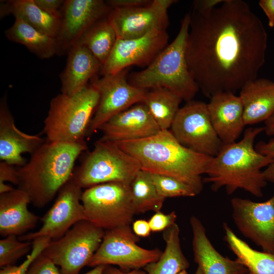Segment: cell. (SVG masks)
Returning <instances> with one entry per match:
<instances>
[{
    "label": "cell",
    "instance_id": "cell-30",
    "mask_svg": "<svg viewBox=\"0 0 274 274\" xmlns=\"http://www.w3.org/2000/svg\"><path fill=\"white\" fill-rule=\"evenodd\" d=\"M117 40L115 31L107 16L93 23L84 33L77 44L87 48L102 65L111 53Z\"/></svg>",
    "mask_w": 274,
    "mask_h": 274
},
{
    "label": "cell",
    "instance_id": "cell-23",
    "mask_svg": "<svg viewBox=\"0 0 274 274\" xmlns=\"http://www.w3.org/2000/svg\"><path fill=\"white\" fill-rule=\"evenodd\" d=\"M65 66L60 75L61 93L76 94L84 90L99 72L101 64L85 46L76 44L68 52Z\"/></svg>",
    "mask_w": 274,
    "mask_h": 274
},
{
    "label": "cell",
    "instance_id": "cell-48",
    "mask_svg": "<svg viewBox=\"0 0 274 274\" xmlns=\"http://www.w3.org/2000/svg\"><path fill=\"white\" fill-rule=\"evenodd\" d=\"M179 274H188L186 270H184L181 272H180Z\"/></svg>",
    "mask_w": 274,
    "mask_h": 274
},
{
    "label": "cell",
    "instance_id": "cell-36",
    "mask_svg": "<svg viewBox=\"0 0 274 274\" xmlns=\"http://www.w3.org/2000/svg\"><path fill=\"white\" fill-rule=\"evenodd\" d=\"M26 274H62L60 270L42 253L32 262Z\"/></svg>",
    "mask_w": 274,
    "mask_h": 274
},
{
    "label": "cell",
    "instance_id": "cell-10",
    "mask_svg": "<svg viewBox=\"0 0 274 274\" xmlns=\"http://www.w3.org/2000/svg\"><path fill=\"white\" fill-rule=\"evenodd\" d=\"M139 237L130 225L105 230L102 242L88 266L117 265L124 271L141 269L157 261L162 251L147 249L137 244Z\"/></svg>",
    "mask_w": 274,
    "mask_h": 274
},
{
    "label": "cell",
    "instance_id": "cell-21",
    "mask_svg": "<svg viewBox=\"0 0 274 274\" xmlns=\"http://www.w3.org/2000/svg\"><path fill=\"white\" fill-rule=\"evenodd\" d=\"M190 224L194 260L203 274H245L249 272L237 259L234 260L224 257L215 249L197 217L191 216Z\"/></svg>",
    "mask_w": 274,
    "mask_h": 274
},
{
    "label": "cell",
    "instance_id": "cell-20",
    "mask_svg": "<svg viewBox=\"0 0 274 274\" xmlns=\"http://www.w3.org/2000/svg\"><path fill=\"white\" fill-rule=\"evenodd\" d=\"M207 104L211 122L223 144L236 141L245 127L239 96L231 92L216 93Z\"/></svg>",
    "mask_w": 274,
    "mask_h": 274
},
{
    "label": "cell",
    "instance_id": "cell-16",
    "mask_svg": "<svg viewBox=\"0 0 274 274\" xmlns=\"http://www.w3.org/2000/svg\"><path fill=\"white\" fill-rule=\"evenodd\" d=\"M177 1L152 0L149 4L131 8H112L107 18L117 39L142 37L155 29H166L168 9Z\"/></svg>",
    "mask_w": 274,
    "mask_h": 274
},
{
    "label": "cell",
    "instance_id": "cell-33",
    "mask_svg": "<svg viewBox=\"0 0 274 274\" xmlns=\"http://www.w3.org/2000/svg\"><path fill=\"white\" fill-rule=\"evenodd\" d=\"M152 177L158 194L165 199L198 195L191 186L175 178L159 174H152Z\"/></svg>",
    "mask_w": 274,
    "mask_h": 274
},
{
    "label": "cell",
    "instance_id": "cell-43",
    "mask_svg": "<svg viewBox=\"0 0 274 274\" xmlns=\"http://www.w3.org/2000/svg\"><path fill=\"white\" fill-rule=\"evenodd\" d=\"M103 274H147L145 270L141 269L124 271L113 265H105Z\"/></svg>",
    "mask_w": 274,
    "mask_h": 274
},
{
    "label": "cell",
    "instance_id": "cell-32",
    "mask_svg": "<svg viewBox=\"0 0 274 274\" xmlns=\"http://www.w3.org/2000/svg\"><path fill=\"white\" fill-rule=\"evenodd\" d=\"M32 249V241H22L18 236L10 235L0 240V266L13 265Z\"/></svg>",
    "mask_w": 274,
    "mask_h": 274
},
{
    "label": "cell",
    "instance_id": "cell-38",
    "mask_svg": "<svg viewBox=\"0 0 274 274\" xmlns=\"http://www.w3.org/2000/svg\"><path fill=\"white\" fill-rule=\"evenodd\" d=\"M35 3L49 14L61 18V9L63 0H34Z\"/></svg>",
    "mask_w": 274,
    "mask_h": 274
},
{
    "label": "cell",
    "instance_id": "cell-8",
    "mask_svg": "<svg viewBox=\"0 0 274 274\" xmlns=\"http://www.w3.org/2000/svg\"><path fill=\"white\" fill-rule=\"evenodd\" d=\"M81 202L86 221L104 230L130 225L135 214L129 184L109 182L86 188Z\"/></svg>",
    "mask_w": 274,
    "mask_h": 274
},
{
    "label": "cell",
    "instance_id": "cell-7",
    "mask_svg": "<svg viewBox=\"0 0 274 274\" xmlns=\"http://www.w3.org/2000/svg\"><path fill=\"white\" fill-rule=\"evenodd\" d=\"M141 166L115 142L100 139L74 171L72 179L83 188L109 182L130 184Z\"/></svg>",
    "mask_w": 274,
    "mask_h": 274
},
{
    "label": "cell",
    "instance_id": "cell-11",
    "mask_svg": "<svg viewBox=\"0 0 274 274\" xmlns=\"http://www.w3.org/2000/svg\"><path fill=\"white\" fill-rule=\"evenodd\" d=\"M169 130L184 146L211 157L223 145L213 126L207 104L201 101L192 100L180 108Z\"/></svg>",
    "mask_w": 274,
    "mask_h": 274
},
{
    "label": "cell",
    "instance_id": "cell-29",
    "mask_svg": "<svg viewBox=\"0 0 274 274\" xmlns=\"http://www.w3.org/2000/svg\"><path fill=\"white\" fill-rule=\"evenodd\" d=\"M182 100L178 94L170 90L157 87L147 90L142 102L163 130L170 128Z\"/></svg>",
    "mask_w": 274,
    "mask_h": 274
},
{
    "label": "cell",
    "instance_id": "cell-40",
    "mask_svg": "<svg viewBox=\"0 0 274 274\" xmlns=\"http://www.w3.org/2000/svg\"><path fill=\"white\" fill-rule=\"evenodd\" d=\"M132 229L139 237H147L151 232L149 222L145 220H137L133 222Z\"/></svg>",
    "mask_w": 274,
    "mask_h": 274
},
{
    "label": "cell",
    "instance_id": "cell-25",
    "mask_svg": "<svg viewBox=\"0 0 274 274\" xmlns=\"http://www.w3.org/2000/svg\"><path fill=\"white\" fill-rule=\"evenodd\" d=\"M9 14L18 18L40 31L55 38L60 18L46 12L34 0L2 1L0 5L1 18Z\"/></svg>",
    "mask_w": 274,
    "mask_h": 274
},
{
    "label": "cell",
    "instance_id": "cell-13",
    "mask_svg": "<svg viewBox=\"0 0 274 274\" xmlns=\"http://www.w3.org/2000/svg\"><path fill=\"white\" fill-rule=\"evenodd\" d=\"M82 188L72 179L58 191L54 203L41 218L42 225L37 231L18 237L22 241L39 237L58 239L77 223L86 220L81 202Z\"/></svg>",
    "mask_w": 274,
    "mask_h": 274
},
{
    "label": "cell",
    "instance_id": "cell-34",
    "mask_svg": "<svg viewBox=\"0 0 274 274\" xmlns=\"http://www.w3.org/2000/svg\"><path fill=\"white\" fill-rule=\"evenodd\" d=\"M52 240L48 237H39L32 241V249L26 259L19 265L2 267L0 274H26L32 262L43 252Z\"/></svg>",
    "mask_w": 274,
    "mask_h": 274
},
{
    "label": "cell",
    "instance_id": "cell-1",
    "mask_svg": "<svg viewBox=\"0 0 274 274\" xmlns=\"http://www.w3.org/2000/svg\"><path fill=\"white\" fill-rule=\"evenodd\" d=\"M189 13L186 58L204 96L235 93L257 78L265 62L267 34L247 3L222 0L210 6L197 0Z\"/></svg>",
    "mask_w": 274,
    "mask_h": 274
},
{
    "label": "cell",
    "instance_id": "cell-46",
    "mask_svg": "<svg viewBox=\"0 0 274 274\" xmlns=\"http://www.w3.org/2000/svg\"><path fill=\"white\" fill-rule=\"evenodd\" d=\"M105 265H98L94 267L91 270L84 274H103Z\"/></svg>",
    "mask_w": 274,
    "mask_h": 274
},
{
    "label": "cell",
    "instance_id": "cell-39",
    "mask_svg": "<svg viewBox=\"0 0 274 274\" xmlns=\"http://www.w3.org/2000/svg\"><path fill=\"white\" fill-rule=\"evenodd\" d=\"M152 0H108L107 4L111 8H131L147 5Z\"/></svg>",
    "mask_w": 274,
    "mask_h": 274
},
{
    "label": "cell",
    "instance_id": "cell-19",
    "mask_svg": "<svg viewBox=\"0 0 274 274\" xmlns=\"http://www.w3.org/2000/svg\"><path fill=\"white\" fill-rule=\"evenodd\" d=\"M44 143L39 135L27 134L16 127L5 93L0 102L1 160L19 167L23 166L27 161L22 154H31Z\"/></svg>",
    "mask_w": 274,
    "mask_h": 274
},
{
    "label": "cell",
    "instance_id": "cell-41",
    "mask_svg": "<svg viewBox=\"0 0 274 274\" xmlns=\"http://www.w3.org/2000/svg\"><path fill=\"white\" fill-rule=\"evenodd\" d=\"M259 5L267 18L269 27H274V0H261Z\"/></svg>",
    "mask_w": 274,
    "mask_h": 274
},
{
    "label": "cell",
    "instance_id": "cell-6",
    "mask_svg": "<svg viewBox=\"0 0 274 274\" xmlns=\"http://www.w3.org/2000/svg\"><path fill=\"white\" fill-rule=\"evenodd\" d=\"M97 89L89 84L81 92L60 93L50 101L43 132L49 142H84L99 101Z\"/></svg>",
    "mask_w": 274,
    "mask_h": 274
},
{
    "label": "cell",
    "instance_id": "cell-3",
    "mask_svg": "<svg viewBox=\"0 0 274 274\" xmlns=\"http://www.w3.org/2000/svg\"><path fill=\"white\" fill-rule=\"evenodd\" d=\"M264 130V127L248 128L240 141L223 144L219 153L212 157L203 182L211 184L214 192L224 187L227 194L231 195L241 189L262 197L267 182L262 169L274 159L255 149V140Z\"/></svg>",
    "mask_w": 274,
    "mask_h": 274
},
{
    "label": "cell",
    "instance_id": "cell-17",
    "mask_svg": "<svg viewBox=\"0 0 274 274\" xmlns=\"http://www.w3.org/2000/svg\"><path fill=\"white\" fill-rule=\"evenodd\" d=\"M111 9L102 0L64 1L55 37L57 55H67L84 33L95 22L107 16Z\"/></svg>",
    "mask_w": 274,
    "mask_h": 274
},
{
    "label": "cell",
    "instance_id": "cell-18",
    "mask_svg": "<svg viewBox=\"0 0 274 274\" xmlns=\"http://www.w3.org/2000/svg\"><path fill=\"white\" fill-rule=\"evenodd\" d=\"M98 129L103 134L101 139L115 143L148 138L161 130L143 102L115 115Z\"/></svg>",
    "mask_w": 274,
    "mask_h": 274
},
{
    "label": "cell",
    "instance_id": "cell-15",
    "mask_svg": "<svg viewBox=\"0 0 274 274\" xmlns=\"http://www.w3.org/2000/svg\"><path fill=\"white\" fill-rule=\"evenodd\" d=\"M230 202L239 231L263 251L274 254V194L263 202L234 197Z\"/></svg>",
    "mask_w": 274,
    "mask_h": 274
},
{
    "label": "cell",
    "instance_id": "cell-22",
    "mask_svg": "<svg viewBox=\"0 0 274 274\" xmlns=\"http://www.w3.org/2000/svg\"><path fill=\"white\" fill-rule=\"evenodd\" d=\"M28 194L19 189L0 194V234L20 236L33 229L39 217L28 209Z\"/></svg>",
    "mask_w": 274,
    "mask_h": 274
},
{
    "label": "cell",
    "instance_id": "cell-49",
    "mask_svg": "<svg viewBox=\"0 0 274 274\" xmlns=\"http://www.w3.org/2000/svg\"><path fill=\"white\" fill-rule=\"evenodd\" d=\"M245 274H251V273L250 272H247V273H246Z\"/></svg>",
    "mask_w": 274,
    "mask_h": 274
},
{
    "label": "cell",
    "instance_id": "cell-42",
    "mask_svg": "<svg viewBox=\"0 0 274 274\" xmlns=\"http://www.w3.org/2000/svg\"><path fill=\"white\" fill-rule=\"evenodd\" d=\"M255 148L261 154L274 159V139L268 142L260 141L256 144Z\"/></svg>",
    "mask_w": 274,
    "mask_h": 274
},
{
    "label": "cell",
    "instance_id": "cell-27",
    "mask_svg": "<svg viewBox=\"0 0 274 274\" xmlns=\"http://www.w3.org/2000/svg\"><path fill=\"white\" fill-rule=\"evenodd\" d=\"M15 18L13 24L5 31L9 40L24 46L41 59H48L57 55L55 38L40 31L20 18Z\"/></svg>",
    "mask_w": 274,
    "mask_h": 274
},
{
    "label": "cell",
    "instance_id": "cell-45",
    "mask_svg": "<svg viewBox=\"0 0 274 274\" xmlns=\"http://www.w3.org/2000/svg\"><path fill=\"white\" fill-rule=\"evenodd\" d=\"M264 131L268 135H274V112L265 122Z\"/></svg>",
    "mask_w": 274,
    "mask_h": 274
},
{
    "label": "cell",
    "instance_id": "cell-14",
    "mask_svg": "<svg viewBox=\"0 0 274 274\" xmlns=\"http://www.w3.org/2000/svg\"><path fill=\"white\" fill-rule=\"evenodd\" d=\"M165 29H155L134 39H117L100 69L101 76L120 72L132 65L147 67L168 45Z\"/></svg>",
    "mask_w": 274,
    "mask_h": 274
},
{
    "label": "cell",
    "instance_id": "cell-12",
    "mask_svg": "<svg viewBox=\"0 0 274 274\" xmlns=\"http://www.w3.org/2000/svg\"><path fill=\"white\" fill-rule=\"evenodd\" d=\"M128 71V68L100 78L95 77L90 82L97 89L99 96L87 135L95 132L115 115L143 102L147 90L130 84L127 78Z\"/></svg>",
    "mask_w": 274,
    "mask_h": 274
},
{
    "label": "cell",
    "instance_id": "cell-24",
    "mask_svg": "<svg viewBox=\"0 0 274 274\" xmlns=\"http://www.w3.org/2000/svg\"><path fill=\"white\" fill-rule=\"evenodd\" d=\"M245 125L265 122L274 112V81L259 78L246 83L240 89Z\"/></svg>",
    "mask_w": 274,
    "mask_h": 274
},
{
    "label": "cell",
    "instance_id": "cell-9",
    "mask_svg": "<svg viewBox=\"0 0 274 274\" xmlns=\"http://www.w3.org/2000/svg\"><path fill=\"white\" fill-rule=\"evenodd\" d=\"M105 232L88 221L79 222L61 237L51 241L42 254L59 266L62 274H79L97 250Z\"/></svg>",
    "mask_w": 274,
    "mask_h": 274
},
{
    "label": "cell",
    "instance_id": "cell-35",
    "mask_svg": "<svg viewBox=\"0 0 274 274\" xmlns=\"http://www.w3.org/2000/svg\"><path fill=\"white\" fill-rule=\"evenodd\" d=\"M5 182H10L18 185V169L14 165L5 161L0 162V194L8 192L14 189L13 187L7 185Z\"/></svg>",
    "mask_w": 274,
    "mask_h": 274
},
{
    "label": "cell",
    "instance_id": "cell-4",
    "mask_svg": "<svg viewBox=\"0 0 274 274\" xmlns=\"http://www.w3.org/2000/svg\"><path fill=\"white\" fill-rule=\"evenodd\" d=\"M87 148L86 142L46 141L18 169V188L29 197L38 208L48 204L72 178L75 162Z\"/></svg>",
    "mask_w": 274,
    "mask_h": 274
},
{
    "label": "cell",
    "instance_id": "cell-5",
    "mask_svg": "<svg viewBox=\"0 0 274 274\" xmlns=\"http://www.w3.org/2000/svg\"><path fill=\"white\" fill-rule=\"evenodd\" d=\"M190 25V13L183 17L178 33L143 70L132 73L129 82L139 88L148 90L167 88L186 102L193 100L199 90L191 76L186 58V45Z\"/></svg>",
    "mask_w": 274,
    "mask_h": 274
},
{
    "label": "cell",
    "instance_id": "cell-47",
    "mask_svg": "<svg viewBox=\"0 0 274 274\" xmlns=\"http://www.w3.org/2000/svg\"><path fill=\"white\" fill-rule=\"evenodd\" d=\"M194 274H203L201 269L198 266Z\"/></svg>",
    "mask_w": 274,
    "mask_h": 274
},
{
    "label": "cell",
    "instance_id": "cell-37",
    "mask_svg": "<svg viewBox=\"0 0 274 274\" xmlns=\"http://www.w3.org/2000/svg\"><path fill=\"white\" fill-rule=\"evenodd\" d=\"M177 217L174 211L166 214L161 211L155 212L148 221L151 231H163L176 223Z\"/></svg>",
    "mask_w": 274,
    "mask_h": 274
},
{
    "label": "cell",
    "instance_id": "cell-31",
    "mask_svg": "<svg viewBox=\"0 0 274 274\" xmlns=\"http://www.w3.org/2000/svg\"><path fill=\"white\" fill-rule=\"evenodd\" d=\"M130 187L135 214L161 211L165 199L158 194L150 173L141 169L132 181Z\"/></svg>",
    "mask_w": 274,
    "mask_h": 274
},
{
    "label": "cell",
    "instance_id": "cell-26",
    "mask_svg": "<svg viewBox=\"0 0 274 274\" xmlns=\"http://www.w3.org/2000/svg\"><path fill=\"white\" fill-rule=\"evenodd\" d=\"M165 248L159 258L144 267L147 274H179L189 268L180 240V228L175 223L163 231Z\"/></svg>",
    "mask_w": 274,
    "mask_h": 274
},
{
    "label": "cell",
    "instance_id": "cell-44",
    "mask_svg": "<svg viewBox=\"0 0 274 274\" xmlns=\"http://www.w3.org/2000/svg\"><path fill=\"white\" fill-rule=\"evenodd\" d=\"M263 174L267 182L274 183V159L263 170Z\"/></svg>",
    "mask_w": 274,
    "mask_h": 274
},
{
    "label": "cell",
    "instance_id": "cell-28",
    "mask_svg": "<svg viewBox=\"0 0 274 274\" xmlns=\"http://www.w3.org/2000/svg\"><path fill=\"white\" fill-rule=\"evenodd\" d=\"M224 240L237 259L251 274H274V254L252 249L239 238L226 223L223 225Z\"/></svg>",
    "mask_w": 274,
    "mask_h": 274
},
{
    "label": "cell",
    "instance_id": "cell-2",
    "mask_svg": "<svg viewBox=\"0 0 274 274\" xmlns=\"http://www.w3.org/2000/svg\"><path fill=\"white\" fill-rule=\"evenodd\" d=\"M139 162L141 169L152 174L179 179L199 194L203 189L201 175L205 174L212 157L182 145L170 130L133 141L116 143Z\"/></svg>",
    "mask_w": 274,
    "mask_h": 274
}]
</instances>
